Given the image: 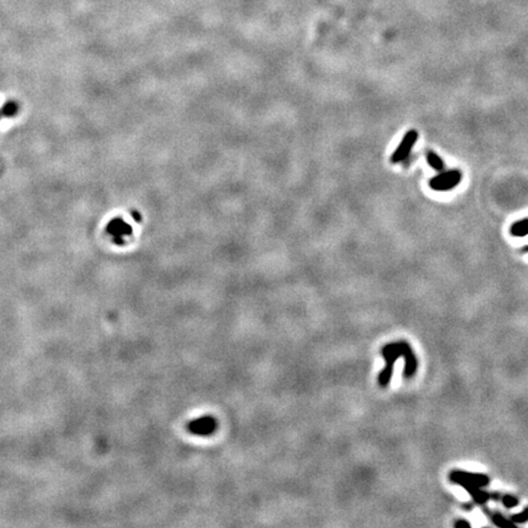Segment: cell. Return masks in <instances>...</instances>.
<instances>
[{
  "label": "cell",
  "mask_w": 528,
  "mask_h": 528,
  "mask_svg": "<svg viewBox=\"0 0 528 528\" xmlns=\"http://www.w3.org/2000/svg\"><path fill=\"white\" fill-rule=\"evenodd\" d=\"M408 347H411V346L408 345L407 341H404V340H402V341H395L391 342V344H386L382 347L381 355L385 358L386 366L378 376L379 386L386 387L389 385L390 379H391L392 373H394L395 362H396L400 357H404Z\"/></svg>",
  "instance_id": "6da1fadb"
},
{
  "label": "cell",
  "mask_w": 528,
  "mask_h": 528,
  "mask_svg": "<svg viewBox=\"0 0 528 528\" xmlns=\"http://www.w3.org/2000/svg\"><path fill=\"white\" fill-rule=\"evenodd\" d=\"M462 181L461 170L452 169V170L440 171L438 175L429 180V187L436 192H446L454 190Z\"/></svg>",
  "instance_id": "7a4b0ae2"
},
{
  "label": "cell",
  "mask_w": 528,
  "mask_h": 528,
  "mask_svg": "<svg viewBox=\"0 0 528 528\" xmlns=\"http://www.w3.org/2000/svg\"><path fill=\"white\" fill-rule=\"evenodd\" d=\"M449 480L451 483L461 485L462 488H466L468 485H473V487L478 488H485L487 485H489V483H490V478H489L487 475L471 473L461 470L451 471L449 475Z\"/></svg>",
  "instance_id": "3957f363"
},
{
  "label": "cell",
  "mask_w": 528,
  "mask_h": 528,
  "mask_svg": "<svg viewBox=\"0 0 528 528\" xmlns=\"http://www.w3.org/2000/svg\"><path fill=\"white\" fill-rule=\"evenodd\" d=\"M417 140H418V132L416 131V130H410V131L406 132V135L404 136L402 141L400 142L399 147L396 148V150L392 153L391 158H390L391 163L397 164V163L404 162V160L408 157V154L411 153L412 148L415 147Z\"/></svg>",
  "instance_id": "277c9868"
},
{
  "label": "cell",
  "mask_w": 528,
  "mask_h": 528,
  "mask_svg": "<svg viewBox=\"0 0 528 528\" xmlns=\"http://www.w3.org/2000/svg\"><path fill=\"white\" fill-rule=\"evenodd\" d=\"M405 369H404V377L406 379H410L412 378V377H415L416 372H417V368H418V362H417V357H416L415 352H413L412 347H408L406 353H405Z\"/></svg>",
  "instance_id": "5b68a950"
},
{
  "label": "cell",
  "mask_w": 528,
  "mask_h": 528,
  "mask_svg": "<svg viewBox=\"0 0 528 528\" xmlns=\"http://www.w3.org/2000/svg\"><path fill=\"white\" fill-rule=\"evenodd\" d=\"M465 489H466L467 493L472 496L473 501H475L477 505H484L485 503H488L489 500H491V493H488V491L483 490L482 488L468 485V487H466Z\"/></svg>",
  "instance_id": "8992f818"
},
{
  "label": "cell",
  "mask_w": 528,
  "mask_h": 528,
  "mask_svg": "<svg viewBox=\"0 0 528 528\" xmlns=\"http://www.w3.org/2000/svg\"><path fill=\"white\" fill-rule=\"evenodd\" d=\"M510 234L514 238H525L528 235V218L517 220L510 228Z\"/></svg>",
  "instance_id": "52a82bcc"
},
{
  "label": "cell",
  "mask_w": 528,
  "mask_h": 528,
  "mask_svg": "<svg viewBox=\"0 0 528 528\" xmlns=\"http://www.w3.org/2000/svg\"><path fill=\"white\" fill-rule=\"evenodd\" d=\"M426 159L427 163L429 164V166H431L432 169H434L435 171H438V173L445 170V164H444L443 159H441L435 152H433V150H428V152H427Z\"/></svg>",
  "instance_id": "ba28073f"
},
{
  "label": "cell",
  "mask_w": 528,
  "mask_h": 528,
  "mask_svg": "<svg viewBox=\"0 0 528 528\" xmlns=\"http://www.w3.org/2000/svg\"><path fill=\"white\" fill-rule=\"evenodd\" d=\"M487 512V511H485ZM488 516L490 517V521L493 522L494 525H495L496 527H500V528H508V527H515L516 525L514 524V522L511 521L510 519H506V517H504L503 515L499 514V512H496V514H490V512H487Z\"/></svg>",
  "instance_id": "9c48e42d"
},
{
  "label": "cell",
  "mask_w": 528,
  "mask_h": 528,
  "mask_svg": "<svg viewBox=\"0 0 528 528\" xmlns=\"http://www.w3.org/2000/svg\"><path fill=\"white\" fill-rule=\"evenodd\" d=\"M212 425H218L217 420L212 416H203V417H199L197 420L191 421V422L187 425V429L194 428V427H204V426H212Z\"/></svg>",
  "instance_id": "30bf717a"
},
{
  "label": "cell",
  "mask_w": 528,
  "mask_h": 528,
  "mask_svg": "<svg viewBox=\"0 0 528 528\" xmlns=\"http://www.w3.org/2000/svg\"><path fill=\"white\" fill-rule=\"evenodd\" d=\"M218 428V425H212V426H204V427H194V428L189 429L190 433L194 434V435H210L215 432V429Z\"/></svg>",
  "instance_id": "8fae6325"
},
{
  "label": "cell",
  "mask_w": 528,
  "mask_h": 528,
  "mask_svg": "<svg viewBox=\"0 0 528 528\" xmlns=\"http://www.w3.org/2000/svg\"><path fill=\"white\" fill-rule=\"evenodd\" d=\"M500 501L503 503V505L506 509H514L516 508L520 504V500L514 495H510V494H505V495H501Z\"/></svg>",
  "instance_id": "7c38bea8"
},
{
  "label": "cell",
  "mask_w": 528,
  "mask_h": 528,
  "mask_svg": "<svg viewBox=\"0 0 528 528\" xmlns=\"http://www.w3.org/2000/svg\"><path fill=\"white\" fill-rule=\"evenodd\" d=\"M510 520H511L515 525L526 524V522H528V506L522 510L521 512H519V514L512 515V516L510 517Z\"/></svg>",
  "instance_id": "4fadbf2b"
},
{
  "label": "cell",
  "mask_w": 528,
  "mask_h": 528,
  "mask_svg": "<svg viewBox=\"0 0 528 528\" xmlns=\"http://www.w3.org/2000/svg\"><path fill=\"white\" fill-rule=\"evenodd\" d=\"M454 527L455 528H471L472 527V525H471L468 521H466V520L461 519V520H457V521L455 522Z\"/></svg>",
  "instance_id": "5bb4252c"
},
{
  "label": "cell",
  "mask_w": 528,
  "mask_h": 528,
  "mask_svg": "<svg viewBox=\"0 0 528 528\" xmlns=\"http://www.w3.org/2000/svg\"><path fill=\"white\" fill-rule=\"evenodd\" d=\"M524 252H528V246L526 247V248H524Z\"/></svg>",
  "instance_id": "9a60e30c"
}]
</instances>
